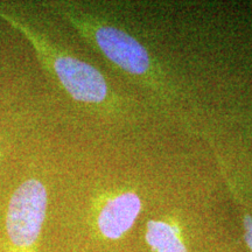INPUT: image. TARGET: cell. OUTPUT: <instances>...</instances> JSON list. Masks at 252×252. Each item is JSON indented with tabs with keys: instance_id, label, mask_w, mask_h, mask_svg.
I'll return each instance as SVG.
<instances>
[{
	"instance_id": "6da1fadb",
	"label": "cell",
	"mask_w": 252,
	"mask_h": 252,
	"mask_svg": "<svg viewBox=\"0 0 252 252\" xmlns=\"http://www.w3.org/2000/svg\"><path fill=\"white\" fill-rule=\"evenodd\" d=\"M49 7L117 70L131 77L162 103H171L175 98V88L162 65L130 32L104 15L74 2L60 1Z\"/></svg>"
},
{
	"instance_id": "7a4b0ae2",
	"label": "cell",
	"mask_w": 252,
	"mask_h": 252,
	"mask_svg": "<svg viewBox=\"0 0 252 252\" xmlns=\"http://www.w3.org/2000/svg\"><path fill=\"white\" fill-rule=\"evenodd\" d=\"M0 19L26 37L41 67L75 102L93 108L94 111L115 110L118 104L117 94L96 67L72 55L28 19L2 7H0Z\"/></svg>"
},
{
	"instance_id": "3957f363",
	"label": "cell",
	"mask_w": 252,
	"mask_h": 252,
	"mask_svg": "<svg viewBox=\"0 0 252 252\" xmlns=\"http://www.w3.org/2000/svg\"><path fill=\"white\" fill-rule=\"evenodd\" d=\"M48 208V191L37 179H27L12 194L6 212L4 252H36Z\"/></svg>"
},
{
	"instance_id": "5b68a950",
	"label": "cell",
	"mask_w": 252,
	"mask_h": 252,
	"mask_svg": "<svg viewBox=\"0 0 252 252\" xmlns=\"http://www.w3.org/2000/svg\"><path fill=\"white\" fill-rule=\"evenodd\" d=\"M145 241L153 252H188L181 230L167 220H149Z\"/></svg>"
},
{
	"instance_id": "8992f818",
	"label": "cell",
	"mask_w": 252,
	"mask_h": 252,
	"mask_svg": "<svg viewBox=\"0 0 252 252\" xmlns=\"http://www.w3.org/2000/svg\"><path fill=\"white\" fill-rule=\"evenodd\" d=\"M243 223L245 229V242H247L249 249L252 251V217L245 214Z\"/></svg>"
},
{
	"instance_id": "277c9868",
	"label": "cell",
	"mask_w": 252,
	"mask_h": 252,
	"mask_svg": "<svg viewBox=\"0 0 252 252\" xmlns=\"http://www.w3.org/2000/svg\"><path fill=\"white\" fill-rule=\"evenodd\" d=\"M141 209V198L134 191L108 194L97 201L94 212V228L103 238L117 241L130 231Z\"/></svg>"
}]
</instances>
